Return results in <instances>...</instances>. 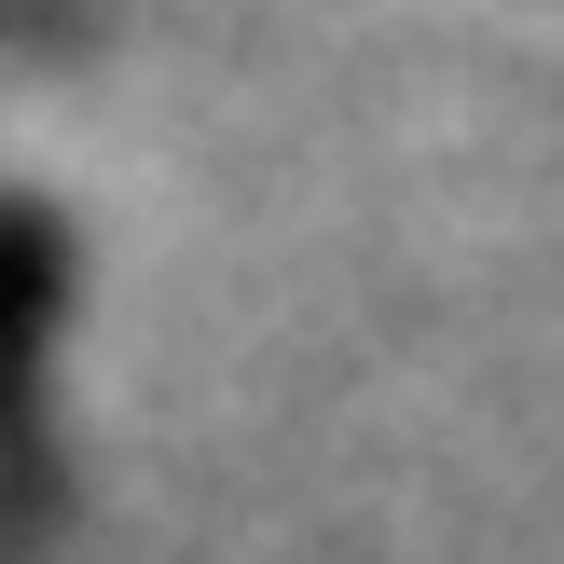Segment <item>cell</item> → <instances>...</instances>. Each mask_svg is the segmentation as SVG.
<instances>
[{
    "label": "cell",
    "mask_w": 564,
    "mask_h": 564,
    "mask_svg": "<svg viewBox=\"0 0 564 564\" xmlns=\"http://www.w3.org/2000/svg\"><path fill=\"white\" fill-rule=\"evenodd\" d=\"M69 317V220L42 193H0V538L42 496V372Z\"/></svg>",
    "instance_id": "1"
}]
</instances>
